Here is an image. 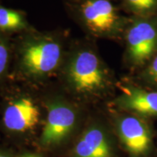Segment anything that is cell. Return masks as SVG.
Returning <instances> with one entry per match:
<instances>
[{"label": "cell", "mask_w": 157, "mask_h": 157, "mask_svg": "<svg viewBox=\"0 0 157 157\" xmlns=\"http://www.w3.org/2000/svg\"><path fill=\"white\" fill-rule=\"evenodd\" d=\"M143 76L146 81L157 86V56L148 65Z\"/></svg>", "instance_id": "cell-12"}, {"label": "cell", "mask_w": 157, "mask_h": 157, "mask_svg": "<svg viewBox=\"0 0 157 157\" xmlns=\"http://www.w3.org/2000/svg\"><path fill=\"white\" fill-rule=\"evenodd\" d=\"M40 112L31 99L23 98L11 102L6 107L3 115L5 128L14 132H24L36 126Z\"/></svg>", "instance_id": "cell-6"}, {"label": "cell", "mask_w": 157, "mask_h": 157, "mask_svg": "<svg viewBox=\"0 0 157 157\" xmlns=\"http://www.w3.org/2000/svg\"><path fill=\"white\" fill-rule=\"evenodd\" d=\"M0 157H12V156L10 154H7V153L0 151Z\"/></svg>", "instance_id": "cell-15"}, {"label": "cell", "mask_w": 157, "mask_h": 157, "mask_svg": "<svg viewBox=\"0 0 157 157\" xmlns=\"http://www.w3.org/2000/svg\"><path fill=\"white\" fill-rule=\"evenodd\" d=\"M82 13L87 26L98 34L109 32L117 23L114 7L108 0H87L82 4Z\"/></svg>", "instance_id": "cell-7"}, {"label": "cell", "mask_w": 157, "mask_h": 157, "mask_svg": "<svg viewBox=\"0 0 157 157\" xmlns=\"http://www.w3.org/2000/svg\"><path fill=\"white\" fill-rule=\"evenodd\" d=\"M76 121V113L71 108L62 103L50 105L40 137L42 146H54L63 141L74 129Z\"/></svg>", "instance_id": "cell-4"}, {"label": "cell", "mask_w": 157, "mask_h": 157, "mask_svg": "<svg viewBox=\"0 0 157 157\" xmlns=\"http://www.w3.org/2000/svg\"><path fill=\"white\" fill-rule=\"evenodd\" d=\"M25 27L24 19L21 13L13 10L0 7V29L13 31Z\"/></svg>", "instance_id": "cell-10"}, {"label": "cell", "mask_w": 157, "mask_h": 157, "mask_svg": "<svg viewBox=\"0 0 157 157\" xmlns=\"http://www.w3.org/2000/svg\"><path fill=\"white\" fill-rule=\"evenodd\" d=\"M133 11L145 14L153 10L156 6L157 0H127Z\"/></svg>", "instance_id": "cell-11"}, {"label": "cell", "mask_w": 157, "mask_h": 157, "mask_svg": "<svg viewBox=\"0 0 157 157\" xmlns=\"http://www.w3.org/2000/svg\"><path fill=\"white\" fill-rule=\"evenodd\" d=\"M127 42L131 61L137 66L147 63L157 51V23L137 21L128 30Z\"/></svg>", "instance_id": "cell-2"}, {"label": "cell", "mask_w": 157, "mask_h": 157, "mask_svg": "<svg viewBox=\"0 0 157 157\" xmlns=\"http://www.w3.org/2000/svg\"><path fill=\"white\" fill-rule=\"evenodd\" d=\"M117 103L121 109L137 115L157 116V92L129 88L118 98Z\"/></svg>", "instance_id": "cell-9"}, {"label": "cell", "mask_w": 157, "mask_h": 157, "mask_svg": "<svg viewBox=\"0 0 157 157\" xmlns=\"http://www.w3.org/2000/svg\"><path fill=\"white\" fill-rule=\"evenodd\" d=\"M61 50L58 43L51 40H39L29 43L22 55V64L29 74L44 75L53 71L60 62Z\"/></svg>", "instance_id": "cell-3"}, {"label": "cell", "mask_w": 157, "mask_h": 157, "mask_svg": "<svg viewBox=\"0 0 157 157\" xmlns=\"http://www.w3.org/2000/svg\"><path fill=\"white\" fill-rule=\"evenodd\" d=\"M8 60V52L3 41L0 39V74L5 70Z\"/></svg>", "instance_id": "cell-13"}, {"label": "cell", "mask_w": 157, "mask_h": 157, "mask_svg": "<svg viewBox=\"0 0 157 157\" xmlns=\"http://www.w3.org/2000/svg\"><path fill=\"white\" fill-rule=\"evenodd\" d=\"M119 138L126 150L132 156L146 155L152 146V139L148 125L139 118L125 117L117 124Z\"/></svg>", "instance_id": "cell-5"}, {"label": "cell", "mask_w": 157, "mask_h": 157, "mask_svg": "<svg viewBox=\"0 0 157 157\" xmlns=\"http://www.w3.org/2000/svg\"><path fill=\"white\" fill-rule=\"evenodd\" d=\"M112 149L105 133L90 127L83 133L72 150V157H112Z\"/></svg>", "instance_id": "cell-8"}, {"label": "cell", "mask_w": 157, "mask_h": 157, "mask_svg": "<svg viewBox=\"0 0 157 157\" xmlns=\"http://www.w3.org/2000/svg\"><path fill=\"white\" fill-rule=\"evenodd\" d=\"M68 81L80 93H91L105 87L107 75L93 52L82 51L72 58L67 68Z\"/></svg>", "instance_id": "cell-1"}, {"label": "cell", "mask_w": 157, "mask_h": 157, "mask_svg": "<svg viewBox=\"0 0 157 157\" xmlns=\"http://www.w3.org/2000/svg\"><path fill=\"white\" fill-rule=\"evenodd\" d=\"M19 157H42L40 155L37 154H33V153H26V154H24Z\"/></svg>", "instance_id": "cell-14"}]
</instances>
